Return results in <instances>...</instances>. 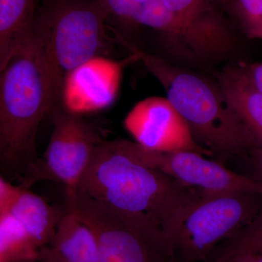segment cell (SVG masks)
Returning a JSON list of instances; mask_svg holds the SVG:
<instances>
[{"label":"cell","instance_id":"9a60e30c","mask_svg":"<svg viewBox=\"0 0 262 262\" xmlns=\"http://www.w3.org/2000/svg\"><path fill=\"white\" fill-rule=\"evenodd\" d=\"M40 249L10 215H0V262H37Z\"/></svg>","mask_w":262,"mask_h":262},{"label":"cell","instance_id":"d6986e66","mask_svg":"<svg viewBox=\"0 0 262 262\" xmlns=\"http://www.w3.org/2000/svg\"><path fill=\"white\" fill-rule=\"evenodd\" d=\"M246 157L251 173L250 178L262 183V147L251 150Z\"/></svg>","mask_w":262,"mask_h":262},{"label":"cell","instance_id":"44dd1931","mask_svg":"<svg viewBox=\"0 0 262 262\" xmlns=\"http://www.w3.org/2000/svg\"><path fill=\"white\" fill-rule=\"evenodd\" d=\"M38 262H66L61 256L57 254L50 246H44L40 249Z\"/></svg>","mask_w":262,"mask_h":262},{"label":"cell","instance_id":"7c38bea8","mask_svg":"<svg viewBox=\"0 0 262 262\" xmlns=\"http://www.w3.org/2000/svg\"><path fill=\"white\" fill-rule=\"evenodd\" d=\"M217 80L226 101L262 146V94L250 80L246 64L227 66L217 74Z\"/></svg>","mask_w":262,"mask_h":262},{"label":"cell","instance_id":"7a4b0ae2","mask_svg":"<svg viewBox=\"0 0 262 262\" xmlns=\"http://www.w3.org/2000/svg\"><path fill=\"white\" fill-rule=\"evenodd\" d=\"M0 72L2 176L20 180L39 159L38 130L61 93L62 73L37 36Z\"/></svg>","mask_w":262,"mask_h":262},{"label":"cell","instance_id":"603a6c76","mask_svg":"<svg viewBox=\"0 0 262 262\" xmlns=\"http://www.w3.org/2000/svg\"><path fill=\"white\" fill-rule=\"evenodd\" d=\"M215 1H216L219 4L223 6L224 8H229V9H231L232 0H215Z\"/></svg>","mask_w":262,"mask_h":262},{"label":"cell","instance_id":"5bb4252c","mask_svg":"<svg viewBox=\"0 0 262 262\" xmlns=\"http://www.w3.org/2000/svg\"><path fill=\"white\" fill-rule=\"evenodd\" d=\"M48 246L66 262H101L92 229L67 209L62 214Z\"/></svg>","mask_w":262,"mask_h":262},{"label":"cell","instance_id":"4fadbf2b","mask_svg":"<svg viewBox=\"0 0 262 262\" xmlns=\"http://www.w3.org/2000/svg\"><path fill=\"white\" fill-rule=\"evenodd\" d=\"M5 214L13 217L42 248L51 243L63 213L60 214L42 196L20 187L8 211L0 215Z\"/></svg>","mask_w":262,"mask_h":262},{"label":"cell","instance_id":"ffe728a7","mask_svg":"<svg viewBox=\"0 0 262 262\" xmlns=\"http://www.w3.org/2000/svg\"><path fill=\"white\" fill-rule=\"evenodd\" d=\"M246 71L250 80L262 94V62L246 65Z\"/></svg>","mask_w":262,"mask_h":262},{"label":"cell","instance_id":"5b68a950","mask_svg":"<svg viewBox=\"0 0 262 262\" xmlns=\"http://www.w3.org/2000/svg\"><path fill=\"white\" fill-rule=\"evenodd\" d=\"M261 207L262 195L256 193L201 194L163 232L177 262H205L219 245L251 223Z\"/></svg>","mask_w":262,"mask_h":262},{"label":"cell","instance_id":"52a82bcc","mask_svg":"<svg viewBox=\"0 0 262 262\" xmlns=\"http://www.w3.org/2000/svg\"><path fill=\"white\" fill-rule=\"evenodd\" d=\"M101 141L81 115L58 110L53 115V127L43 159L27 170L20 179L27 188L39 181H55L66 189L75 190L80 184Z\"/></svg>","mask_w":262,"mask_h":262},{"label":"cell","instance_id":"7402d4cb","mask_svg":"<svg viewBox=\"0 0 262 262\" xmlns=\"http://www.w3.org/2000/svg\"><path fill=\"white\" fill-rule=\"evenodd\" d=\"M228 262H262V253L248 252L236 256Z\"/></svg>","mask_w":262,"mask_h":262},{"label":"cell","instance_id":"3957f363","mask_svg":"<svg viewBox=\"0 0 262 262\" xmlns=\"http://www.w3.org/2000/svg\"><path fill=\"white\" fill-rule=\"evenodd\" d=\"M122 44L159 81L167 99L187 122L196 142L204 144L211 152L234 156H246L251 150L262 147L230 107L218 85L194 72L146 54L125 39Z\"/></svg>","mask_w":262,"mask_h":262},{"label":"cell","instance_id":"cb8c5ba5","mask_svg":"<svg viewBox=\"0 0 262 262\" xmlns=\"http://www.w3.org/2000/svg\"><path fill=\"white\" fill-rule=\"evenodd\" d=\"M136 1L139 2V3H143V2H145L146 0H136Z\"/></svg>","mask_w":262,"mask_h":262},{"label":"cell","instance_id":"ba28073f","mask_svg":"<svg viewBox=\"0 0 262 262\" xmlns=\"http://www.w3.org/2000/svg\"><path fill=\"white\" fill-rule=\"evenodd\" d=\"M138 155L144 163L161 170L186 187L202 194L252 192L262 195V183L226 168L190 150L159 152L136 143Z\"/></svg>","mask_w":262,"mask_h":262},{"label":"cell","instance_id":"e0dca14e","mask_svg":"<svg viewBox=\"0 0 262 262\" xmlns=\"http://www.w3.org/2000/svg\"><path fill=\"white\" fill-rule=\"evenodd\" d=\"M230 10L248 38L262 40V0H232Z\"/></svg>","mask_w":262,"mask_h":262},{"label":"cell","instance_id":"6da1fadb","mask_svg":"<svg viewBox=\"0 0 262 262\" xmlns=\"http://www.w3.org/2000/svg\"><path fill=\"white\" fill-rule=\"evenodd\" d=\"M76 190L110 208L143 219L163 231L201 195L144 163L135 141H100Z\"/></svg>","mask_w":262,"mask_h":262},{"label":"cell","instance_id":"8fae6325","mask_svg":"<svg viewBox=\"0 0 262 262\" xmlns=\"http://www.w3.org/2000/svg\"><path fill=\"white\" fill-rule=\"evenodd\" d=\"M39 0H0V71L36 39Z\"/></svg>","mask_w":262,"mask_h":262},{"label":"cell","instance_id":"2e32d148","mask_svg":"<svg viewBox=\"0 0 262 262\" xmlns=\"http://www.w3.org/2000/svg\"><path fill=\"white\" fill-rule=\"evenodd\" d=\"M248 252L262 253V207L251 223L219 245L205 262H228Z\"/></svg>","mask_w":262,"mask_h":262},{"label":"cell","instance_id":"ac0fdd59","mask_svg":"<svg viewBox=\"0 0 262 262\" xmlns=\"http://www.w3.org/2000/svg\"><path fill=\"white\" fill-rule=\"evenodd\" d=\"M164 5L188 27L198 23L201 19L217 10L213 0H162Z\"/></svg>","mask_w":262,"mask_h":262},{"label":"cell","instance_id":"8992f818","mask_svg":"<svg viewBox=\"0 0 262 262\" xmlns=\"http://www.w3.org/2000/svg\"><path fill=\"white\" fill-rule=\"evenodd\" d=\"M66 194L67 209L94 232L101 262H177L159 227L76 189H66Z\"/></svg>","mask_w":262,"mask_h":262},{"label":"cell","instance_id":"277c9868","mask_svg":"<svg viewBox=\"0 0 262 262\" xmlns=\"http://www.w3.org/2000/svg\"><path fill=\"white\" fill-rule=\"evenodd\" d=\"M110 16L98 0H43L34 29L56 68L67 73L110 53L117 43Z\"/></svg>","mask_w":262,"mask_h":262},{"label":"cell","instance_id":"30bf717a","mask_svg":"<svg viewBox=\"0 0 262 262\" xmlns=\"http://www.w3.org/2000/svg\"><path fill=\"white\" fill-rule=\"evenodd\" d=\"M136 61L139 58L133 53L123 61L98 56L67 72L61 90L66 111L82 115L111 106L118 95L124 66Z\"/></svg>","mask_w":262,"mask_h":262},{"label":"cell","instance_id":"9c48e42d","mask_svg":"<svg viewBox=\"0 0 262 262\" xmlns=\"http://www.w3.org/2000/svg\"><path fill=\"white\" fill-rule=\"evenodd\" d=\"M124 125L136 143L151 151L212 153L196 142L187 122L166 98H148L136 103Z\"/></svg>","mask_w":262,"mask_h":262}]
</instances>
